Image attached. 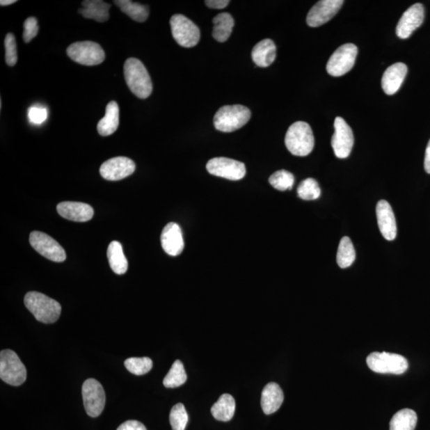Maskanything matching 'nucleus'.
<instances>
[{"mask_svg":"<svg viewBox=\"0 0 430 430\" xmlns=\"http://www.w3.org/2000/svg\"><path fill=\"white\" fill-rule=\"evenodd\" d=\"M124 75L129 90L137 97L146 99L152 95V83L150 75L139 59L130 58L126 60Z\"/></svg>","mask_w":430,"mask_h":430,"instance_id":"1","label":"nucleus"},{"mask_svg":"<svg viewBox=\"0 0 430 430\" xmlns=\"http://www.w3.org/2000/svg\"><path fill=\"white\" fill-rule=\"evenodd\" d=\"M24 304L37 321L44 324L56 322L62 312V306L58 301L38 292L27 293Z\"/></svg>","mask_w":430,"mask_h":430,"instance_id":"2","label":"nucleus"},{"mask_svg":"<svg viewBox=\"0 0 430 430\" xmlns=\"http://www.w3.org/2000/svg\"><path fill=\"white\" fill-rule=\"evenodd\" d=\"M285 142L288 150L296 157L310 155L315 145L310 125L303 121H297L289 127Z\"/></svg>","mask_w":430,"mask_h":430,"instance_id":"3","label":"nucleus"},{"mask_svg":"<svg viewBox=\"0 0 430 430\" xmlns=\"http://www.w3.org/2000/svg\"><path fill=\"white\" fill-rule=\"evenodd\" d=\"M250 118V110L241 104L225 106L215 113L214 125L220 132H232L246 125Z\"/></svg>","mask_w":430,"mask_h":430,"instance_id":"4","label":"nucleus"},{"mask_svg":"<svg viewBox=\"0 0 430 430\" xmlns=\"http://www.w3.org/2000/svg\"><path fill=\"white\" fill-rule=\"evenodd\" d=\"M26 369L17 354L13 350L0 352V378L3 382L19 387L26 379Z\"/></svg>","mask_w":430,"mask_h":430,"instance_id":"5","label":"nucleus"},{"mask_svg":"<svg viewBox=\"0 0 430 430\" xmlns=\"http://www.w3.org/2000/svg\"><path fill=\"white\" fill-rule=\"evenodd\" d=\"M369 368L379 374H404L409 363L404 356L389 352H373L367 358Z\"/></svg>","mask_w":430,"mask_h":430,"instance_id":"6","label":"nucleus"},{"mask_svg":"<svg viewBox=\"0 0 430 430\" xmlns=\"http://www.w3.org/2000/svg\"><path fill=\"white\" fill-rule=\"evenodd\" d=\"M68 56L77 63L87 66L97 65L106 59V53L98 43L77 42L66 49Z\"/></svg>","mask_w":430,"mask_h":430,"instance_id":"7","label":"nucleus"},{"mask_svg":"<svg viewBox=\"0 0 430 430\" xmlns=\"http://www.w3.org/2000/svg\"><path fill=\"white\" fill-rule=\"evenodd\" d=\"M173 36L180 46L191 48L200 40V31L198 26L183 15H174L170 20Z\"/></svg>","mask_w":430,"mask_h":430,"instance_id":"8","label":"nucleus"},{"mask_svg":"<svg viewBox=\"0 0 430 430\" xmlns=\"http://www.w3.org/2000/svg\"><path fill=\"white\" fill-rule=\"evenodd\" d=\"M358 48L347 43L340 47L328 60L327 71L331 76L340 77L349 73L356 63Z\"/></svg>","mask_w":430,"mask_h":430,"instance_id":"9","label":"nucleus"},{"mask_svg":"<svg viewBox=\"0 0 430 430\" xmlns=\"http://www.w3.org/2000/svg\"><path fill=\"white\" fill-rule=\"evenodd\" d=\"M82 398L87 415L97 417L102 415L106 406V393L102 385L95 379L86 380L82 385Z\"/></svg>","mask_w":430,"mask_h":430,"instance_id":"10","label":"nucleus"},{"mask_svg":"<svg viewBox=\"0 0 430 430\" xmlns=\"http://www.w3.org/2000/svg\"><path fill=\"white\" fill-rule=\"evenodd\" d=\"M207 170L214 176L233 181L244 179L246 174L244 163L225 157L212 159L207 164Z\"/></svg>","mask_w":430,"mask_h":430,"instance_id":"11","label":"nucleus"},{"mask_svg":"<svg viewBox=\"0 0 430 430\" xmlns=\"http://www.w3.org/2000/svg\"><path fill=\"white\" fill-rule=\"evenodd\" d=\"M30 244L38 253L49 260L63 262L66 259L63 248L58 241L45 233L33 231L30 235Z\"/></svg>","mask_w":430,"mask_h":430,"instance_id":"12","label":"nucleus"},{"mask_svg":"<svg viewBox=\"0 0 430 430\" xmlns=\"http://www.w3.org/2000/svg\"><path fill=\"white\" fill-rule=\"evenodd\" d=\"M334 128L332 147L335 155L340 159L349 157L354 145V135L351 127L343 118L338 117L335 120Z\"/></svg>","mask_w":430,"mask_h":430,"instance_id":"13","label":"nucleus"},{"mask_svg":"<svg viewBox=\"0 0 430 430\" xmlns=\"http://www.w3.org/2000/svg\"><path fill=\"white\" fill-rule=\"evenodd\" d=\"M344 3L343 0H321L317 2L308 14V25L317 27L328 23L338 13Z\"/></svg>","mask_w":430,"mask_h":430,"instance_id":"14","label":"nucleus"},{"mask_svg":"<svg viewBox=\"0 0 430 430\" xmlns=\"http://www.w3.org/2000/svg\"><path fill=\"white\" fill-rule=\"evenodd\" d=\"M136 164L131 159L124 157H114L102 164L100 173L104 180L118 181L134 174Z\"/></svg>","mask_w":430,"mask_h":430,"instance_id":"15","label":"nucleus"},{"mask_svg":"<svg viewBox=\"0 0 430 430\" xmlns=\"http://www.w3.org/2000/svg\"><path fill=\"white\" fill-rule=\"evenodd\" d=\"M424 18V9L422 3L413 4L402 15L396 27V34L401 40L409 38L420 26Z\"/></svg>","mask_w":430,"mask_h":430,"instance_id":"16","label":"nucleus"},{"mask_svg":"<svg viewBox=\"0 0 430 430\" xmlns=\"http://www.w3.org/2000/svg\"><path fill=\"white\" fill-rule=\"evenodd\" d=\"M58 213L70 221L85 223L93 218L95 211L89 204L79 202H63L57 206Z\"/></svg>","mask_w":430,"mask_h":430,"instance_id":"17","label":"nucleus"},{"mask_svg":"<svg viewBox=\"0 0 430 430\" xmlns=\"http://www.w3.org/2000/svg\"><path fill=\"white\" fill-rule=\"evenodd\" d=\"M378 225L385 239L393 241L397 236V224L392 208L385 200H380L376 207Z\"/></svg>","mask_w":430,"mask_h":430,"instance_id":"18","label":"nucleus"},{"mask_svg":"<svg viewBox=\"0 0 430 430\" xmlns=\"http://www.w3.org/2000/svg\"><path fill=\"white\" fill-rule=\"evenodd\" d=\"M163 249L168 255L175 257L184 249L183 234L177 223H170L165 227L161 234Z\"/></svg>","mask_w":430,"mask_h":430,"instance_id":"19","label":"nucleus"},{"mask_svg":"<svg viewBox=\"0 0 430 430\" xmlns=\"http://www.w3.org/2000/svg\"><path fill=\"white\" fill-rule=\"evenodd\" d=\"M408 68L406 64L397 63L389 66L382 79L383 90L388 95H393L398 92L404 81Z\"/></svg>","mask_w":430,"mask_h":430,"instance_id":"20","label":"nucleus"},{"mask_svg":"<svg viewBox=\"0 0 430 430\" xmlns=\"http://www.w3.org/2000/svg\"><path fill=\"white\" fill-rule=\"evenodd\" d=\"M284 401V393L280 385L276 383H269L264 388L262 393L261 405L266 415H272L277 412Z\"/></svg>","mask_w":430,"mask_h":430,"instance_id":"21","label":"nucleus"},{"mask_svg":"<svg viewBox=\"0 0 430 430\" xmlns=\"http://www.w3.org/2000/svg\"><path fill=\"white\" fill-rule=\"evenodd\" d=\"M82 8L79 13L86 19L104 23L109 19V9L111 5L102 0H86L81 3Z\"/></svg>","mask_w":430,"mask_h":430,"instance_id":"22","label":"nucleus"},{"mask_svg":"<svg viewBox=\"0 0 430 430\" xmlns=\"http://www.w3.org/2000/svg\"><path fill=\"white\" fill-rule=\"evenodd\" d=\"M276 55H277V47L269 38L259 42L252 51L253 63L259 67H268L274 62Z\"/></svg>","mask_w":430,"mask_h":430,"instance_id":"23","label":"nucleus"},{"mask_svg":"<svg viewBox=\"0 0 430 430\" xmlns=\"http://www.w3.org/2000/svg\"><path fill=\"white\" fill-rule=\"evenodd\" d=\"M120 109L118 104L110 102L106 106V115L97 124L98 134L109 136L114 134L119 127Z\"/></svg>","mask_w":430,"mask_h":430,"instance_id":"24","label":"nucleus"},{"mask_svg":"<svg viewBox=\"0 0 430 430\" xmlns=\"http://www.w3.org/2000/svg\"><path fill=\"white\" fill-rule=\"evenodd\" d=\"M214 29L213 38L219 42L228 40L234 26V20L232 15L228 13L217 15L213 19Z\"/></svg>","mask_w":430,"mask_h":430,"instance_id":"25","label":"nucleus"},{"mask_svg":"<svg viewBox=\"0 0 430 430\" xmlns=\"http://www.w3.org/2000/svg\"><path fill=\"white\" fill-rule=\"evenodd\" d=\"M109 266L113 271L118 275L125 274L128 270V261L124 255L122 246L118 241L109 244L107 251Z\"/></svg>","mask_w":430,"mask_h":430,"instance_id":"26","label":"nucleus"},{"mask_svg":"<svg viewBox=\"0 0 430 430\" xmlns=\"http://www.w3.org/2000/svg\"><path fill=\"white\" fill-rule=\"evenodd\" d=\"M235 412V400L229 394L220 396L216 404L212 407L213 417L218 421L229 422L233 418Z\"/></svg>","mask_w":430,"mask_h":430,"instance_id":"27","label":"nucleus"},{"mask_svg":"<svg viewBox=\"0 0 430 430\" xmlns=\"http://www.w3.org/2000/svg\"><path fill=\"white\" fill-rule=\"evenodd\" d=\"M114 3L132 19L138 23L145 22L150 15V8L147 5L134 3L130 0H115Z\"/></svg>","mask_w":430,"mask_h":430,"instance_id":"28","label":"nucleus"},{"mask_svg":"<svg viewBox=\"0 0 430 430\" xmlns=\"http://www.w3.org/2000/svg\"><path fill=\"white\" fill-rule=\"evenodd\" d=\"M417 422L415 411L411 409L401 410L391 418L390 430H415Z\"/></svg>","mask_w":430,"mask_h":430,"instance_id":"29","label":"nucleus"},{"mask_svg":"<svg viewBox=\"0 0 430 430\" xmlns=\"http://www.w3.org/2000/svg\"><path fill=\"white\" fill-rule=\"evenodd\" d=\"M356 255L355 248L351 240L349 237H344L340 240L337 256H336L338 266L341 269L350 267L356 260Z\"/></svg>","mask_w":430,"mask_h":430,"instance_id":"30","label":"nucleus"},{"mask_svg":"<svg viewBox=\"0 0 430 430\" xmlns=\"http://www.w3.org/2000/svg\"><path fill=\"white\" fill-rule=\"evenodd\" d=\"M187 376L185 369L180 360L174 362L166 377L164 379V385L167 388H176L184 385L186 381Z\"/></svg>","mask_w":430,"mask_h":430,"instance_id":"31","label":"nucleus"},{"mask_svg":"<svg viewBox=\"0 0 430 430\" xmlns=\"http://www.w3.org/2000/svg\"><path fill=\"white\" fill-rule=\"evenodd\" d=\"M321 194V191L317 180L312 178L303 180L297 189V195L303 200H316Z\"/></svg>","mask_w":430,"mask_h":430,"instance_id":"32","label":"nucleus"},{"mask_svg":"<svg viewBox=\"0 0 430 430\" xmlns=\"http://www.w3.org/2000/svg\"><path fill=\"white\" fill-rule=\"evenodd\" d=\"M294 176L286 170H280L270 176L269 182L275 189L284 191L293 189Z\"/></svg>","mask_w":430,"mask_h":430,"instance_id":"33","label":"nucleus"},{"mask_svg":"<svg viewBox=\"0 0 430 430\" xmlns=\"http://www.w3.org/2000/svg\"><path fill=\"white\" fill-rule=\"evenodd\" d=\"M152 360L150 358H129L125 361V366L129 372L136 376H143L152 370Z\"/></svg>","mask_w":430,"mask_h":430,"instance_id":"34","label":"nucleus"},{"mask_svg":"<svg viewBox=\"0 0 430 430\" xmlns=\"http://www.w3.org/2000/svg\"><path fill=\"white\" fill-rule=\"evenodd\" d=\"M170 423L173 430H185L189 422V415L184 404H178L170 413Z\"/></svg>","mask_w":430,"mask_h":430,"instance_id":"35","label":"nucleus"},{"mask_svg":"<svg viewBox=\"0 0 430 430\" xmlns=\"http://www.w3.org/2000/svg\"><path fill=\"white\" fill-rule=\"evenodd\" d=\"M5 60L9 66H14L17 63V45H16L15 38L12 33H9L5 38Z\"/></svg>","mask_w":430,"mask_h":430,"instance_id":"36","label":"nucleus"},{"mask_svg":"<svg viewBox=\"0 0 430 430\" xmlns=\"http://www.w3.org/2000/svg\"><path fill=\"white\" fill-rule=\"evenodd\" d=\"M47 117L48 112L45 107L34 106L29 109V120L31 124L42 125L47 119Z\"/></svg>","mask_w":430,"mask_h":430,"instance_id":"37","label":"nucleus"},{"mask_svg":"<svg viewBox=\"0 0 430 430\" xmlns=\"http://www.w3.org/2000/svg\"><path fill=\"white\" fill-rule=\"evenodd\" d=\"M24 40L26 43H29L37 36L38 29H40L37 19L35 17L26 19L24 24Z\"/></svg>","mask_w":430,"mask_h":430,"instance_id":"38","label":"nucleus"},{"mask_svg":"<svg viewBox=\"0 0 430 430\" xmlns=\"http://www.w3.org/2000/svg\"><path fill=\"white\" fill-rule=\"evenodd\" d=\"M117 430H147L145 424L136 420H129L118 428Z\"/></svg>","mask_w":430,"mask_h":430,"instance_id":"39","label":"nucleus"},{"mask_svg":"<svg viewBox=\"0 0 430 430\" xmlns=\"http://www.w3.org/2000/svg\"><path fill=\"white\" fill-rule=\"evenodd\" d=\"M207 6L212 9H223L227 8L230 3L229 0H207Z\"/></svg>","mask_w":430,"mask_h":430,"instance_id":"40","label":"nucleus"},{"mask_svg":"<svg viewBox=\"0 0 430 430\" xmlns=\"http://www.w3.org/2000/svg\"><path fill=\"white\" fill-rule=\"evenodd\" d=\"M424 166L426 172L430 174V140L427 148L426 156H424Z\"/></svg>","mask_w":430,"mask_h":430,"instance_id":"41","label":"nucleus"},{"mask_svg":"<svg viewBox=\"0 0 430 430\" xmlns=\"http://www.w3.org/2000/svg\"><path fill=\"white\" fill-rule=\"evenodd\" d=\"M16 2L17 1H15V0H1V1H0V5H1L2 7L9 6V5H12Z\"/></svg>","mask_w":430,"mask_h":430,"instance_id":"42","label":"nucleus"}]
</instances>
